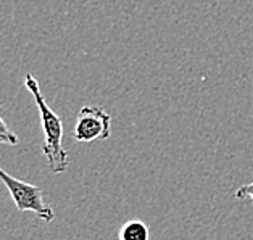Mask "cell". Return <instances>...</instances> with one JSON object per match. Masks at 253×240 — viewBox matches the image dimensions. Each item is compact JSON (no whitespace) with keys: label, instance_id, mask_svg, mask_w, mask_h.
Wrapping results in <instances>:
<instances>
[{"label":"cell","instance_id":"4","mask_svg":"<svg viewBox=\"0 0 253 240\" xmlns=\"http://www.w3.org/2000/svg\"><path fill=\"white\" fill-rule=\"evenodd\" d=\"M120 240H150V229L142 221H127L121 227L118 232Z\"/></svg>","mask_w":253,"mask_h":240},{"label":"cell","instance_id":"6","mask_svg":"<svg viewBox=\"0 0 253 240\" xmlns=\"http://www.w3.org/2000/svg\"><path fill=\"white\" fill-rule=\"evenodd\" d=\"M245 197H250V199L253 200V182L239 187L236 190V199H245Z\"/></svg>","mask_w":253,"mask_h":240},{"label":"cell","instance_id":"2","mask_svg":"<svg viewBox=\"0 0 253 240\" xmlns=\"http://www.w3.org/2000/svg\"><path fill=\"white\" fill-rule=\"evenodd\" d=\"M0 181L8 189L18 211H31L38 214V218L44 219L45 223H52L55 211L50 205L44 201V190L41 187L16 179V177L5 173L2 168H0Z\"/></svg>","mask_w":253,"mask_h":240},{"label":"cell","instance_id":"1","mask_svg":"<svg viewBox=\"0 0 253 240\" xmlns=\"http://www.w3.org/2000/svg\"><path fill=\"white\" fill-rule=\"evenodd\" d=\"M24 85L31 92V95L36 100V105L39 108V116L42 122V131H44V144H42V152L47 158L48 168L52 173L60 174L66 171L70 164V157L63 147V122L61 118L47 105L44 95H42L38 79L34 75L28 73L24 79Z\"/></svg>","mask_w":253,"mask_h":240},{"label":"cell","instance_id":"5","mask_svg":"<svg viewBox=\"0 0 253 240\" xmlns=\"http://www.w3.org/2000/svg\"><path fill=\"white\" fill-rule=\"evenodd\" d=\"M2 107H3V102H0V108H2ZM18 142H20L18 135L7 126V122L3 121L2 115H0V144H3V145H16Z\"/></svg>","mask_w":253,"mask_h":240},{"label":"cell","instance_id":"3","mask_svg":"<svg viewBox=\"0 0 253 240\" xmlns=\"http://www.w3.org/2000/svg\"><path fill=\"white\" fill-rule=\"evenodd\" d=\"M112 135V115L100 107H83L78 113L75 139L78 142L107 140Z\"/></svg>","mask_w":253,"mask_h":240}]
</instances>
